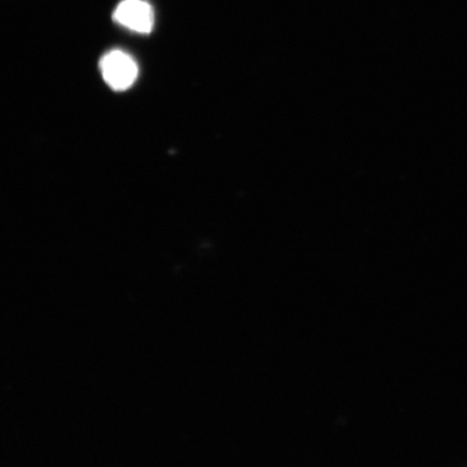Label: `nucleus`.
<instances>
[{"label":"nucleus","instance_id":"obj_1","mask_svg":"<svg viewBox=\"0 0 467 467\" xmlns=\"http://www.w3.org/2000/svg\"><path fill=\"white\" fill-rule=\"evenodd\" d=\"M100 71L105 83L115 91L130 89L138 78L136 61L121 50H112L100 60Z\"/></svg>","mask_w":467,"mask_h":467},{"label":"nucleus","instance_id":"obj_2","mask_svg":"<svg viewBox=\"0 0 467 467\" xmlns=\"http://www.w3.org/2000/svg\"><path fill=\"white\" fill-rule=\"evenodd\" d=\"M113 19L130 31L150 34L153 31L155 15L144 0H122L114 11Z\"/></svg>","mask_w":467,"mask_h":467}]
</instances>
